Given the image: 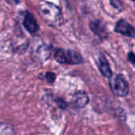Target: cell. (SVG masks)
<instances>
[{
  "label": "cell",
  "mask_w": 135,
  "mask_h": 135,
  "mask_svg": "<svg viewBox=\"0 0 135 135\" xmlns=\"http://www.w3.org/2000/svg\"><path fill=\"white\" fill-rule=\"evenodd\" d=\"M42 18L51 26H60L62 23V17L60 9L49 2H40L37 6Z\"/></svg>",
  "instance_id": "cell-1"
},
{
  "label": "cell",
  "mask_w": 135,
  "mask_h": 135,
  "mask_svg": "<svg viewBox=\"0 0 135 135\" xmlns=\"http://www.w3.org/2000/svg\"><path fill=\"white\" fill-rule=\"evenodd\" d=\"M115 30L116 32H119L123 36L135 38V28L131 24H129L127 21L123 19L119 20L116 23Z\"/></svg>",
  "instance_id": "cell-5"
},
{
  "label": "cell",
  "mask_w": 135,
  "mask_h": 135,
  "mask_svg": "<svg viewBox=\"0 0 135 135\" xmlns=\"http://www.w3.org/2000/svg\"><path fill=\"white\" fill-rule=\"evenodd\" d=\"M89 27L90 29L98 36L104 38L107 36V31L105 27L104 26L103 24H101L100 21H94L90 22L89 24Z\"/></svg>",
  "instance_id": "cell-9"
},
{
  "label": "cell",
  "mask_w": 135,
  "mask_h": 135,
  "mask_svg": "<svg viewBox=\"0 0 135 135\" xmlns=\"http://www.w3.org/2000/svg\"><path fill=\"white\" fill-rule=\"evenodd\" d=\"M55 59L59 63L78 64L82 62L81 55L73 50H64L58 48L55 51Z\"/></svg>",
  "instance_id": "cell-2"
},
{
  "label": "cell",
  "mask_w": 135,
  "mask_h": 135,
  "mask_svg": "<svg viewBox=\"0 0 135 135\" xmlns=\"http://www.w3.org/2000/svg\"><path fill=\"white\" fill-rule=\"evenodd\" d=\"M13 126L6 122H0V135H14Z\"/></svg>",
  "instance_id": "cell-10"
},
{
  "label": "cell",
  "mask_w": 135,
  "mask_h": 135,
  "mask_svg": "<svg viewBox=\"0 0 135 135\" xmlns=\"http://www.w3.org/2000/svg\"><path fill=\"white\" fill-rule=\"evenodd\" d=\"M56 104H57L58 107L60 108H65L66 107V102H65L64 100H61V99H58V100H56Z\"/></svg>",
  "instance_id": "cell-12"
},
{
  "label": "cell",
  "mask_w": 135,
  "mask_h": 135,
  "mask_svg": "<svg viewBox=\"0 0 135 135\" xmlns=\"http://www.w3.org/2000/svg\"><path fill=\"white\" fill-rule=\"evenodd\" d=\"M98 66H99L100 71L103 76H104L105 78H110L112 77V70L110 67L109 62L104 55H101L99 58Z\"/></svg>",
  "instance_id": "cell-8"
},
{
  "label": "cell",
  "mask_w": 135,
  "mask_h": 135,
  "mask_svg": "<svg viewBox=\"0 0 135 135\" xmlns=\"http://www.w3.org/2000/svg\"><path fill=\"white\" fill-rule=\"evenodd\" d=\"M128 60L135 65V54L133 52H130L128 54Z\"/></svg>",
  "instance_id": "cell-14"
},
{
  "label": "cell",
  "mask_w": 135,
  "mask_h": 135,
  "mask_svg": "<svg viewBox=\"0 0 135 135\" xmlns=\"http://www.w3.org/2000/svg\"><path fill=\"white\" fill-rule=\"evenodd\" d=\"M89 99L87 93L83 91H79L74 94L71 102H72V104L75 108H81L87 105V104L89 103Z\"/></svg>",
  "instance_id": "cell-6"
},
{
  "label": "cell",
  "mask_w": 135,
  "mask_h": 135,
  "mask_svg": "<svg viewBox=\"0 0 135 135\" xmlns=\"http://www.w3.org/2000/svg\"><path fill=\"white\" fill-rule=\"evenodd\" d=\"M51 53L50 47L41 40H35L32 46V55L38 61L43 62L48 59Z\"/></svg>",
  "instance_id": "cell-3"
},
{
  "label": "cell",
  "mask_w": 135,
  "mask_h": 135,
  "mask_svg": "<svg viewBox=\"0 0 135 135\" xmlns=\"http://www.w3.org/2000/svg\"><path fill=\"white\" fill-rule=\"evenodd\" d=\"M45 77H46V79L47 81L49 82V83H52L55 81V74L52 72H47L46 74H45Z\"/></svg>",
  "instance_id": "cell-11"
},
{
  "label": "cell",
  "mask_w": 135,
  "mask_h": 135,
  "mask_svg": "<svg viewBox=\"0 0 135 135\" xmlns=\"http://www.w3.org/2000/svg\"><path fill=\"white\" fill-rule=\"evenodd\" d=\"M111 4H112L114 7H115V8H117V9H121V7H122V3H121V2H119V1H118V0H116V1H111Z\"/></svg>",
  "instance_id": "cell-13"
},
{
  "label": "cell",
  "mask_w": 135,
  "mask_h": 135,
  "mask_svg": "<svg viewBox=\"0 0 135 135\" xmlns=\"http://www.w3.org/2000/svg\"><path fill=\"white\" fill-rule=\"evenodd\" d=\"M110 87L113 93L118 97H125L129 93L128 84L122 75L113 78L110 82Z\"/></svg>",
  "instance_id": "cell-4"
},
{
  "label": "cell",
  "mask_w": 135,
  "mask_h": 135,
  "mask_svg": "<svg viewBox=\"0 0 135 135\" xmlns=\"http://www.w3.org/2000/svg\"><path fill=\"white\" fill-rule=\"evenodd\" d=\"M23 25H24L25 29L30 33H35L36 32H37V30L39 28L38 24H37L36 19L34 18L33 15L28 12H27L25 16V18L23 21Z\"/></svg>",
  "instance_id": "cell-7"
}]
</instances>
